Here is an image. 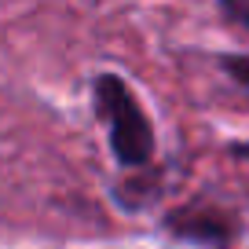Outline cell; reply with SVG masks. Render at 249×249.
<instances>
[{"label":"cell","instance_id":"7a4b0ae2","mask_svg":"<svg viewBox=\"0 0 249 249\" xmlns=\"http://www.w3.org/2000/svg\"><path fill=\"white\" fill-rule=\"evenodd\" d=\"M169 227L179 238H216V242L227 238L220 220H209V216H202V213H195V209H183V213H176V216H169Z\"/></svg>","mask_w":249,"mask_h":249},{"label":"cell","instance_id":"6da1fadb","mask_svg":"<svg viewBox=\"0 0 249 249\" xmlns=\"http://www.w3.org/2000/svg\"><path fill=\"white\" fill-rule=\"evenodd\" d=\"M95 110L110 128V150L124 169H143L154 158V128L143 107L136 103L132 88L117 73L95 77Z\"/></svg>","mask_w":249,"mask_h":249},{"label":"cell","instance_id":"3957f363","mask_svg":"<svg viewBox=\"0 0 249 249\" xmlns=\"http://www.w3.org/2000/svg\"><path fill=\"white\" fill-rule=\"evenodd\" d=\"M238 15H242V22H246V26H249V8H242V11H238ZM224 66H227V70H231V73H234V77H238V81H242V85H249V55H234V59H227V62H224Z\"/></svg>","mask_w":249,"mask_h":249}]
</instances>
